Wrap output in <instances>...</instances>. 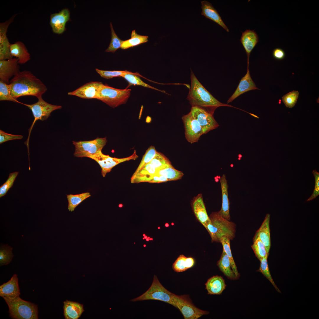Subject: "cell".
Segmentation results:
<instances>
[{
    "instance_id": "11a10c76",
    "label": "cell",
    "mask_w": 319,
    "mask_h": 319,
    "mask_svg": "<svg viewBox=\"0 0 319 319\" xmlns=\"http://www.w3.org/2000/svg\"><path fill=\"white\" fill-rule=\"evenodd\" d=\"M144 247H146V245H144Z\"/></svg>"
},
{
    "instance_id": "2e32d148",
    "label": "cell",
    "mask_w": 319,
    "mask_h": 319,
    "mask_svg": "<svg viewBox=\"0 0 319 319\" xmlns=\"http://www.w3.org/2000/svg\"><path fill=\"white\" fill-rule=\"evenodd\" d=\"M70 19V13L67 9H64L58 13L51 14L50 24L53 32L61 34L66 30V24Z\"/></svg>"
},
{
    "instance_id": "d6986e66",
    "label": "cell",
    "mask_w": 319,
    "mask_h": 319,
    "mask_svg": "<svg viewBox=\"0 0 319 319\" xmlns=\"http://www.w3.org/2000/svg\"><path fill=\"white\" fill-rule=\"evenodd\" d=\"M192 207L195 215L198 220L206 228L210 222L201 194H199L194 198Z\"/></svg>"
},
{
    "instance_id": "9c48e42d",
    "label": "cell",
    "mask_w": 319,
    "mask_h": 319,
    "mask_svg": "<svg viewBox=\"0 0 319 319\" xmlns=\"http://www.w3.org/2000/svg\"><path fill=\"white\" fill-rule=\"evenodd\" d=\"M174 307L179 309L185 319H197L208 314V311L197 308L192 303L189 295L174 296Z\"/></svg>"
},
{
    "instance_id": "680465c9",
    "label": "cell",
    "mask_w": 319,
    "mask_h": 319,
    "mask_svg": "<svg viewBox=\"0 0 319 319\" xmlns=\"http://www.w3.org/2000/svg\"><path fill=\"white\" fill-rule=\"evenodd\" d=\"M149 240H151V238H149Z\"/></svg>"
},
{
    "instance_id": "60d3db41",
    "label": "cell",
    "mask_w": 319,
    "mask_h": 319,
    "mask_svg": "<svg viewBox=\"0 0 319 319\" xmlns=\"http://www.w3.org/2000/svg\"><path fill=\"white\" fill-rule=\"evenodd\" d=\"M0 100L9 101L19 103L21 102L14 98L12 96L9 84L0 80Z\"/></svg>"
},
{
    "instance_id": "3957f363",
    "label": "cell",
    "mask_w": 319,
    "mask_h": 319,
    "mask_svg": "<svg viewBox=\"0 0 319 319\" xmlns=\"http://www.w3.org/2000/svg\"><path fill=\"white\" fill-rule=\"evenodd\" d=\"M209 218L210 222L205 228L211 237L212 242H220L222 236L230 240L235 238L236 225L222 217L219 211L212 213Z\"/></svg>"
},
{
    "instance_id": "f6af8a7d",
    "label": "cell",
    "mask_w": 319,
    "mask_h": 319,
    "mask_svg": "<svg viewBox=\"0 0 319 319\" xmlns=\"http://www.w3.org/2000/svg\"><path fill=\"white\" fill-rule=\"evenodd\" d=\"M315 178V185L313 193L311 196L307 200L310 201L315 198L319 195V173L316 170L312 171Z\"/></svg>"
},
{
    "instance_id": "8fae6325",
    "label": "cell",
    "mask_w": 319,
    "mask_h": 319,
    "mask_svg": "<svg viewBox=\"0 0 319 319\" xmlns=\"http://www.w3.org/2000/svg\"><path fill=\"white\" fill-rule=\"evenodd\" d=\"M182 119L184 124L186 140L191 144L197 142L200 136L204 134L198 122L190 112L183 116Z\"/></svg>"
},
{
    "instance_id": "83f0119b",
    "label": "cell",
    "mask_w": 319,
    "mask_h": 319,
    "mask_svg": "<svg viewBox=\"0 0 319 319\" xmlns=\"http://www.w3.org/2000/svg\"><path fill=\"white\" fill-rule=\"evenodd\" d=\"M217 265L220 271L227 278L231 280L237 279L232 269L229 258L223 250L220 258L217 262Z\"/></svg>"
},
{
    "instance_id": "d6a6232c",
    "label": "cell",
    "mask_w": 319,
    "mask_h": 319,
    "mask_svg": "<svg viewBox=\"0 0 319 319\" xmlns=\"http://www.w3.org/2000/svg\"><path fill=\"white\" fill-rule=\"evenodd\" d=\"M230 240L227 237L222 236L220 240L222 244L223 250L228 256L230 261L232 270L237 278L239 276V274L237 269L232 254L230 244Z\"/></svg>"
},
{
    "instance_id": "681fc988",
    "label": "cell",
    "mask_w": 319,
    "mask_h": 319,
    "mask_svg": "<svg viewBox=\"0 0 319 319\" xmlns=\"http://www.w3.org/2000/svg\"><path fill=\"white\" fill-rule=\"evenodd\" d=\"M165 225L166 227H168V224H167V223H166V224H165Z\"/></svg>"
},
{
    "instance_id": "7dc6e473",
    "label": "cell",
    "mask_w": 319,
    "mask_h": 319,
    "mask_svg": "<svg viewBox=\"0 0 319 319\" xmlns=\"http://www.w3.org/2000/svg\"><path fill=\"white\" fill-rule=\"evenodd\" d=\"M273 57L276 59L281 60L283 59L285 57V53L284 51L280 48H276L273 51Z\"/></svg>"
},
{
    "instance_id": "cb8c5ba5",
    "label": "cell",
    "mask_w": 319,
    "mask_h": 319,
    "mask_svg": "<svg viewBox=\"0 0 319 319\" xmlns=\"http://www.w3.org/2000/svg\"><path fill=\"white\" fill-rule=\"evenodd\" d=\"M205 285L208 294L211 295L221 294L226 286L223 277L218 275L214 276L209 278Z\"/></svg>"
},
{
    "instance_id": "7a4b0ae2",
    "label": "cell",
    "mask_w": 319,
    "mask_h": 319,
    "mask_svg": "<svg viewBox=\"0 0 319 319\" xmlns=\"http://www.w3.org/2000/svg\"><path fill=\"white\" fill-rule=\"evenodd\" d=\"M191 86L187 99L192 107H198L213 114L215 110L222 106L234 107L220 102L210 93L198 80L192 70Z\"/></svg>"
},
{
    "instance_id": "277c9868",
    "label": "cell",
    "mask_w": 319,
    "mask_h": 319,
    "mask_svg": "<svg viewBox=\"0 0 319 319\" xmlns=\"http://www.w3.org/2000/svg\"><path fill=\"white\" fill-rule=\"evenodd\" d=\"M9 308V316L14 319H37V305L22 299L19 296L13 298H3Z\"/></svg>"
},
{
    "instance_id": "ffe728a7",
    "label": "cell",
    "mask_w": 319,
    "mask_h": 319,
    "mask_svg": "<svg viewBox=\"0 0 319 319\" xmlns=\"http://www.w3.org/2000/svg\"><path fill=\"white\" fill-rule=\"evenodd\" d=\"M202 12L201 14L207 18L216 23L227 32L229 30L224 23L218 11L213 7L211 3L207 1H201Z\"/></svg>"
},
{
    "instance_id": "74e56055",
    "label": "cell",
    "mask_w": 319,
    "mask_h": 319,
    "mask_svg": "<svg viewBox=\"0 0 319 319\" xmlns=\"http://www.w3.org/2000/svg\"><path fill=\"white\" fill-rule=\"evenodd\" d=\"M95 70L102 77L106 79H110L118 77H121L122 75L127 74H134L144 78L137 73H133L126 70L109 71L101 70L97 69H96ZM144 78L147 79L145 77Z\"/></svg>"
},
{
    "instance_id": "44dd1931",
    "label": "cell",
    "mask_w": 319,
    "mask_h": 319,
    "mask_svg": "<svg viewBox=\"0 0 319 319\" xmlns=\"http://www.w3.org/2000/svg\"><path fill=\"white\" fill-rule=\"evenodd\" d=\"M222 198V207L218 211L219 214L224 218L230 221V203L228 195V185L226 175L223 174L220 178Z\"/></svg>"
},
{
    "instance_id": "30bf717a",
    "label": "cell",
    "mask_w": 319,
    "mask_h": 319,
    "mask_svg": "<svg viewBox=\"0 0 319 319\" xmlns=\"http://www.w3.org/2000/svg\"><path fill=\"white\" fill-rule=\"evenodd\" d=\"M138 157L135 150L132 155L125 158H118L111 157L103 154L100 151L90 158L95 161L99 164L101 168L102 175L105 177L107 173L110 172L114 167L119 164L131 160H135Z\"/></svg>"
},
{
    "instance_id": "ac0fdd59",
    "label": "cell",
    "mask_w": 319,
    "mask_h": 319,
    "mask_svg": "<svg viewBox=\"0 0 319 319\" xmlns=\"http://www.w3.org/2000/svg\"><path fill=\"white\" fill-rule=\"evenodd\" d=\"M253 81L250 73L249 65H248L247 72L241 79L236 90L227 101L229 103L232 102L241 95L248 91L258 89Z\"/></svg>"
},
{
    "instance_id": "f1b7e54d",
    "label": "cell",
    "mask_w": 319,
    "mask_h": 319,
    "mask_svg": "<svg viewBox=\"0 0 319 319\" xmlns=\"http://www.w3.org/2000/svg\"><path fill=\"white\" fill-rule=\"evenodd\" d=\"M195 264V259L192 257H187L180 255L173 263L172 268L175 272H181L192 267Z\"/></svg>"
},
{
    "instance_id": "8d00e7d4",
    "label": "cell",
    "mask_w": 319,
    "mask_h": 319,
    "mask_svg": "<svg viewBox=\"0 0 319 319\" xmlns=\"http://www.w3.org/2000/svg\"><path fill=\"white\" fill-rule=\"evenodd\" d=\"M12 249L11 247L7 245L1 246L0 250L1 266L7 265L11 262L14 256Z\"/></svg>"
},
{
    "instance_id": "e0dca14e",
    "label": "cell",
    "mask_w": 319,
    "mask_h": 319,
    "mask_svg": "<svg viewBox=\"0 0 319 319\" xmlns=\"http://www.w3.org/2000/svg\"><path fill=\"white\" fill-rule=\"evenodd\" d=\"M20 294L18 278L16 274L8 282L0 286V296L3 298H13Z\"/></svg>"
},
{
    "instance_id": "816d5d0a",
    "label": "cell",
    "mask_w": 319,
    "mask_h": 319,
    "mask_svg": "<svg viewBox=\"0 0 319 319\" xmlns=\"http://www.w3.org/2000/svg\"><path fill=\"white\" fill-rule=\"evenodd\" d=\"M144 238H145V239H146L147 238V236H145L144 237Z\"/></svg>"
},
{
    "instance_id": "1f68e13d",
    "label": "cell",
    "mask_w": 319,
    "mask_h": 319,
    "mask_svg": "<svg viewBox=\"0 0 319 319\" xmlns=\"http://www.w3.org/2000/svg\"><path fill=\"white\" fill-rule=\"evenodd\" d=\"M157 175L164 176L168 181H171L181 179L183 174L182 172L174 168L172 166L158 170Z\"/></svg>"
},
{
    "instance_id": "f546056e",
    "label": "cell",
    "mask_w": 319,
    "mask_h": 319,
    "mask_svg": "<svg viewBox=\"0 0 319 319\" xmlns=\"http://www.w3.org/2000/svg\"><path fill=\"white\" fill-rule=\"evenodd\" d=\"M148 36L138 34L136 32L135 30H133L131 33V38L124 41L121 48L122 49H126L146 43L148 41Z\"/></svg>"
},
{
    "instance_id": "484cf974",
    "label": "cell",
    "mask_w": 319,
    "mask_h": 319,
    "mask_svg": "<svg viewBox=\"0 0 319 319\" xmlns=\"http://www.w3.org/2000/svg\"><path fill=\"white\" fill-rule=\"evenodd\" d=\"M10 49L12 56L18 59L19 64H24L30 60V54L22 42L18 41L11 44Z\"/></svg>"
},
{
    "instance_id": "e575fe53",
    "label": "cell",
    "mask_w": 319,
    "mask_h": 319,
    "mask_svg": "<svg viewBox=\"0 0 319 319\" xmlns=\"http://www.w3.org/2000/svg\"><path fill=\"white\" fill-rule=\"evenodd\" d=\"M150 163L157 170L172 166L168 159L163 154L157 151L155 155Z\"/></svg>"
},
{
    "instance_id": "603a6c76",
    "label": "cell",
    "mask_w": 319,
    "mask_h": 319,
    "mask_svg": "<svg viewBox=\"0 0 319 319\" xmlns=\"http://www.w3.org/2000/svg\"><path fill=\"white\" fill-rule=\"evenodd\" d=\"M157 170L150 163H149L136 173H134L131 179V183L149 182L157 175Z\"/></svg>"
},
{
    "instance_id": "c3c4849f",
    "label": "cell",
    "mask_w": 319,
    "mask_h": 319,
    "mask_svg": "<svg viewBox=\"0 0 319 319\" xmlns=\"http://www.w3.org/2000/svg\"><path fill=\"white\" fill-rule=\"evenodd\" d=\"M167 178L165 176L156 175L153 176L149 180L150 183H160L168 181Z\"/></svg>"
},
{
    "instance_id": "d4e9b609",
    "label": "cell",
    "mask_w": 319,
    "mask_h": 319,
    "mask_svg": "<svg viewBox=\"0 0 319 319\" xmlns=\"http://www.w3.org/2000/svg\"><path fill=\"white\" fill-rule=\"evenodd\" d=\"M270 215L267 214L261 226L256 231L255 236L258 237L264 244L267 252L271 246L269 223Z\"/></svg>"
},
{
    "instance_id": "bcb514c9",
    "label": "cell",
    "mask_w": 319,
    "mask_h": 319,
    "mask_svg": "<svg viewBox=\"0 0 319 319\" xmlns=\"http://www.w3.org/2000/svg\"><path fill=\"white\" fill-rule=\"evenodd\" d=\"M23 138V136L21 135L10 134L6 133L2 130H0V144L9 140L21 139Z\"/></svg>"
},
{
    "instance_id": "8992f818",
    "label": "cell",
    "mask_w": 319,
    "mask_h": 319,
    "mask_svg": "<svg viewBox=\"0 0 319 319\" xmlns=\"http://www.w3.org/2000/svg\"><path fill=\"white\" fill-rule=\"evenodd\" d=\"M160 283L157 276L154 275L151 285L149 288L140 296L130 300L132 302L148 300H159L174 305V296Z\"/></svg>"
},
{
    "instance_id": "4fadbf2b",
    "label": "cell",
    "mask_w": 319,
    "mask_h": 319,
    "mask_svg": "<svg viewBox=\"0 0 319 319\" xmlns=\"http://www.w3.org/2000/svg\"><path fill=\"white\" fill-rule=\"evenodd\" d=\"M16 14L12 16L9 20L0 23V60L13 58L10 52L11 44L7 38L6 32L9 25L13 21Z\"/></svg>"
},
{
    "instance_id": "f5cc1de1",
    "label": "cell",
    "mask_w": 319,
    "mask_h": 319,
    "mask_svg": "<svg viewBox=\"0 0 319 319\" xmlns=\"http://www.w3.org/2000/svg\"><path fill=\"white\" fill-rule=\"evenodd\" d=\"M122 205H119V207H122Z\"/></svg>"
},
{
    "instance_id": "ee69618b",
    "label": "cell",
    "mask_w": 319,
    "mask_h": 319,
    "mask_svg": "<svg viewBox=\"0 0 319 319\" xmlns=\"http://www.w3.org/2000/svg\"><path fill=\"white\" fill-rule=\"evenodd\" d=\"M18 173V172H15L9 174L6 181L0 187V198L5 195L12 187Z\"/></svg>"
},
{
    "instance_id": "f907efd6",
    "label": "cell",
    "mask_w": 319,
    "mask_h": 319,
    "mask_svg": "<svg viewBox=\"0 0 319 319\" xmlns=\"http://www.w3.org/2000/svg\"><path fill=\"white\" fill-rule=\"evenodd\" d=\"M149 239H148V238H147L146 239V241H149Z\"/></svg>"
},
{
    "instance_id": "ab89813d",
    "label": "cell",
    "mask_w": 319,
    "mask_h": 319,
    "mask_svg": "<svg viewBox=\"0 0 319 319\" xmlns=\"http://www.w3.org/2000/svg\"><path fill=\"white\" fill-rule=\"evenodd\" d=\"M157 151L154 146H150L146 150L141 161L134 173H136L146 165L149 163L155 155Z\"/></svg>"
},
{
    "instance_id": "7bdbcfd3",
    "label": "cell",
    "mask_w": 319,
    "mask_h": 319,
    "mask_svg": "<svg viewBox=\"0 0 319 319\" xmlns=\"http://www.w3.org/2000/svg\"><path fill=\"white\" fill-rule=\"evenodd\" d=\"M299 95L298 91L293 90L283 95L282 100L287 108H292L297 103Z\"/></svg>"
},
{
    "instance_id": "6f0895ef",
    "label": "cell",
    "mask_w": 319,
    "mask_h": 319,
    "mask_svg": "<svg viewBox=\"0 0 319 319\" xmlns=\"http://www.w3.org/2000/svg\"><path fill=\"white\" fill-rule=\"evenodd\" d=\"M144 239H145V238H144H144H143V240H144Z\"/></svg>"
},
{
    "instance_id": "4316f807",
    "label": "cell",
    "mask_w": 319,
    "mask_h": 319,
    "mask_svg": "<svg viewBox=\"0 0 319 319\" xmlns=\"http://www.w3.org/2000/svg\"><path fill=\"white\" fill-rule=\"evenodd\" d=\"M64 315L66 319H77L84 311L83 305L66 300L64 302Z\"/></svg>"
},
{
    "instance_id": "d590c367",
    "label": "cell",
    "mask_w": 319,
    "mask_h": 319,
    "mask_svg": "<svg viewBox=\"0 0 319 319\" xmlns=\"http://www.w3.org/2000/svg\"><path fill=\"white\" fill-rule=\"evenodd\" d=\"M268 256V255H267L260 261V267L257 271L261 273L270 281L276 290L281 293V291L275 283L271 274L267 262Z\"/></svg>"
},
{
    "instance_id": "7c38bea8",
    "label": "cell",
    "mask_w": 319,
    "mask_h": 319,
    "mask_svg": "<svg viewBox=\"0 0 319 319\" xmlns=\"http://www.w3.org/2000/svg\"><path fill=\"white\" fill-rule=\"evenodd\" d=\"M190 112L199 123L204 134L217 128L219 126L213 114L203 109L198 107H192Z\"/></svg>"
},
{
    "instance_id": "7402d4cb",
    "label": "cell",
    "mask_w": 319,
    "mask_h": 319,
    "mask_svg": "<svg viewBox=\"0 0 319 319\" xmlns=\"http://www.w3.org/2000/svg\"><path fill=\"white\" fill-rule=\"evenodd\" d=\"M258 35L254 30H246L242 33L240 40L247 53L248 63L250 54L258 42Z\"/></svg>"
},
{
    "instance_id": "9f6ffc18",
    "label": "cell",
    "mask_w": 319,
    "mask_h": 319,
    "mask_svg": "<svg viewBox=\"0 0 319 319\" xmlns=\"http://www.w3.org/2000/svg\"><path fill=\"white\" fill-rule=\"evenodd\" d=\"M147 238L149 239L150 238V237H147Z\"/></svg>"
},
{
    "instance_id": "5b68a950",
    "label": "cell",
    "mask_w": 319,
    "mask_h": 319,
    "mask_svg": "<svg viewBox=\"0 0 319 319\" xmlns=\"http://www.w3.org/2000/svg\"><path fill=\"white\" fill-rule=\"evenodd\" d=\"M131 93L130 89H117L102 83L96 99L114 108L125 104L130 97Z\"/></svg>"
},
{
    "instance_id": "4dcf8cb0",
    "label": "cell",
    "mask_w": 319,
    "mask_h": 319,
    "mask_svg": "<svg viewBox=\"0 0 319 319\" xmlns=\"http://www.w3.org/2000/svg\"><path fill=\"white\" fill-rule=\"evenodd\" d=\"M90 196V193L88 192L78 194L67 195L68 202V208L69 211H73L79 204Z\"/></svg>"
},
{
    "instance_id": "6da1fadb",
    "label": "cell",
    "mask_w": 319,
    "mask_h": 319,
    "mask_svg": "<svg viewBox=\"0 0 319 319\" xmlns=\"http://www.w3.org/2000/svg\"><path fill=\"white\" fill-rule=\"evenodd\" d=\"M9 84L12 96L15 99L25 96H32L37 98L47 91L46 86L31 72L19 71L10 80Z\"/></svg>"
},
{
    "instance_id": "5bb4252c",
    "label": "cell",
    "mask_w": 319,
    "mask_h": 319,
    "mask_svg": "<svg viewBox=\"0 0 319 319\" xmlns=\"http://www.w3.org/2000/svg\"><path fill=\"white\" fill-rule=\"evenodd\" d=\"M17 58L0 60V80L9 84V79L19 71Z\"/></svg>"
},
{
    "instance_id": "b9f144b4",
    "label": "cell",
    "mask_w": 319,
    "mask_h": 319,
    "mask_svg": "<svg viewBox=\"0 0 319 319\" xmlns=\"http://www.w3.org/2000/svg\"><path fill=\"white\" fill-rule=\"evenodd\" d=\"M110 28L111 33V38L110 45L105 50L106 52L114 53L117 49L121 47L124 41L120 39L115 32L111 22Z\"/></svg>"
},
{
    "instance_id": "91938a15",
    "label": "cell",
    "mask_w": 319,
    "mask_h": 319,
    "mask_svg": "<svg viewBox=\"0 0 319 319\" xmlns=\"http://www.w3.org/2000/svg\"><path fill=\"white\" fill-rule=\"evenodd\" d=\"M153 240L152 238H151V240Z\"/></svg>"
},
{
    "instance_id": "94428289",
    "label": "cell",
    "mask_w": 319,
    "mask_h": 319,
    "mask_svg": "<svg viewBox=\"0 0 319 319\" xmlns=\"http://www.w3.org/2000/svg\"><path fill=\"white\" fill-rule=\"evenodd\" d=\"M158 228L160 229V227H158Z\"/></svg>"
},
{
    "instance_id": "ba28073f",
    "label": "cell",
    "mask_w": 319,
    "mask_h": 319,
    "mask_svg": "<svg viewBox=\"0 0 319 319\" xmlns=\"http://www.w3.org/2000/svg\"><path fill=\"white\" fill-rule=\"evenodd\" d=\"M106 137L99 138L89 141H73L75 147L74 155L78 157H84L90 158L101 151L106 144Z\"/></svg>"
},
{
    "instance_id": "db71d44e",
    "label": "cell",
    "mask_w": 319,
    "mask_h": 319,
    "mask_svg": "<svg viewBox=\"0 0 319 319\" xmlns=\"http://www.w3.org/2000/svg\"><path fill=\"white\" fill-rule=\"evenodd\" d=\"M143 236H144V237L145 236V234H144L143 235Z\"/></svg>"
},
{
    "instance_id": "836d02e7",
    "label": "cell",
    "mask_w": 319,
    "mask_h": 319,
    "mask_svg": "<svg viewBox=\"0 0 319 319\" xmlns=\"http://www.w3.org/2000/svg\"><path fill=\"white\" fill-rule=\"evenodd\" d=\"M251 247L256 256L259 261L269 254L264 244L257 236H254L253 244Z\"/></svg>"
},
{
    "instance_id": "52a82bcc",
    "label": "cell",
    "mask_w": 319,
    "mask_h": 319,
    "mask_svg": "<svg viewBox=\"0 0 319 319\" xmlns=\"http://www.w3.org/2000/svg\"><path fill=\"white\" fill-rule=\"evenodd\" d=\"M38 101L32 104H27L21 102L28 107L31 111L34 117V121L28 130L29 135L27 140L25 142L29 150V139L31 131L36 121L38 120L44 121L46 120L53 111L62 108L61 105H52L44 100L42 96L38 98Z\"/></svg>"
},
{
    "instance_id": "9a60e30c",
    "label": "cell",
    "mask_w": 319,
    "mask_h": 319,
    "mask_svg": "<svg viewBox=\"0 0 319 319\" xmlns=\"http://www.w3.org/2000/svg\"><path fill=\"white\" fill-rule=\"evenodd\" d=\"M102 84L101 82H91L84 84L75 90L69 92V95L80 98L91 99L97 98L98 93Z\"/></svg>"
},
{
    "instance_id": "f35d334b",
    "label": "cell",
    "mask_w": 319,
    "mask_h": 319,
    "mask_svg": "<svg viewBox=\"0 0 319 319\" xmlns=\"http://www.w3.org/2000/svg\"><path fill=\"white\" fill-rule=\"evenodd\" d=\"M121 77L123 78L129 83V85H140L144 87L151 88L167 94L164 91L158 89L145 83L138 76L132 74H127L122 75Z\"/></svg>"
}]
</instances>
